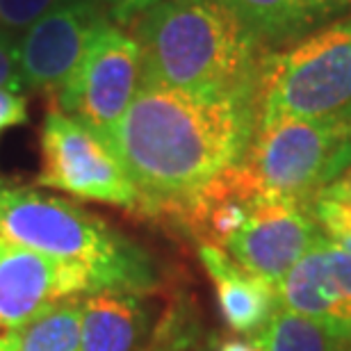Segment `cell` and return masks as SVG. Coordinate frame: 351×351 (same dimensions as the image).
I'll return each instance as SVG.
<instances>
[{
    "label": "cell",
    "mask_w": 351,
    "mask_h": 351,
    "mask_svg": "<svg viewBox=\"0 0 351 351\" xmlns=\"http://www.w3.org/2000/svg\"><path fill=\"white\" fill-rule=\"evenodd\" d=\"M258 128V91L192 94L139 82L103 142L137 187L144 215L173 217L240 165Z\"/></svg>",
    "instance_id": "obj_1"
},
{
    "label": "cell",
    "mask_w": 351,
    "mask_h": 351,
    "mask_svg": "<svg viewBox=\"0 0 351 351\" xmlns=\"http://www.w3.org/2000/svg\"><path fill=\"white\" fill-rule=\"evenodd\" d=\"M142 82L192 91H258L265 51L221 0H165L135 19Z\"/></svg>",
    "instance_id": "obj_2"
},
{
    "label": "cell",
    "mask_w": 351,
    "mask_h": 351,
    "mask_svg": "<svg viewBox=\"0 0 351 351\" xmlns=\"http://www.w3.org/2000/svg\"><path fill=\"white\" fill-rule=\"evenodd\" d=\"M0 240L87 267L101 292L151 294L160 285L142 247L73 201L37 189L0 185Z\"/></svg>",
    "instance_id": "obj_3"
},
{
    "label": "cell",
    "mask_w": 351,
    "mask_h": 351,
    "mask_svg": "<svg viewBox=\"0 0 351 351\" xmlns=\"http://www.w3.org/2000/svg\"><path fill=\"white\" fill-rule=\"evenodd\" d=\"M244 165L265 194L311 206L315 194L351 167V108L258 123Z\"/></svg>",
    "instance_id": "obj_4"
},
{
    "label": "cell",
    "mask_w": 351,
    "mask_h": 351,
    "mask_svg": "<svg viewBox=\"0 0 351 351\" xmlns=\"http://www.w3.org/2000/svg\"><path fill=\"white\" fill-rule=\"evenodd\" d=\"M345 108H351V16L263 58L258 123Z\"/></svg>",
    "instance_id": "obj_5"
},
{
    "label": "cell",
    "mask_w": 351,
    "mask_h": 351,
    "mask_svg": "<svg viewBox=\"0 0 351 351\" xmlns=\"http://www.w3.org/2000/svg\"><path fill=\"white\" fill-rule=\"evenodd\" d=\"M37 182L82 201L108 203L130 213L144 210L142 196L114 151L98 132L60 108L48 110L41 125V171Z\"/></svg>",
    "instance_id": "obj_6"
},
{
    "label": "cell",
    "mask_w": 351,
    "mask_h": 351,
    "mask_svg": "<svg viewBox=\"0 0 351 351\" xmlns=\"http://www.w3.org/2000/svg\"><path fill=\"white\" fill-rule=\"evenodd\" d=\"M142 82V53L135 37L108 21L58 91V108L98 135L119 123Z\"/></svg>",
    "instance_id": "obj_7"
},
{
    "label": "cell",
    "mask_w": 351,
    "mask_h": 351,
    "mask_svg": "<svg viewBox=\"0 0 351 351\" xmlns=\"http://www.w3.org/2000/svg\"><path fill=\"white\" fill-rule=\"evenodd\" d=\"M96 292L87 267L0 240V333L16 335L53 306Z\"/></svg>",
    "instance_id": "obj_8"
},
{
    "label": "cell",
    "mask_w": 351,
    "mask_h": 351,
    "mask_svg": "<svg viewBox=\"0 0 351 351\" xmlns=\"http://www.w3.org/2000/svg\"><path fill=\"white\" fill-rule=\"evenodd\" d=\"M311 206L276 194H258L244 226L223 251L244 269L276 287L319 237Z\"/></svg>",
    "instance_id": "obj_9"
},
{
    "label": "cell",
    "mask_w": 351,
    "mask_h": 351,
    "mask_svg": "<svg viewBox=\"0 0 351 351\" xmlns=\"http://www.w3.org/2000/svg\"><path fill=\"white\" fill-rule=\"evenodd\" d=\"M108 19L103 0H75L23 30L19 39L23 85L60 91Z\"/></svg>",
    "instance_id": "obj_10"
},
{
    "label": "cell",
    "mask_w": 351,
    "mask_h": 351,
    "mask_svg": "<svg viewBox=\"0 0 351 351\" xmlns=\"http://www.w3.org/2000/svg\"><path fill=\"white\" fill-rule=\"evenodd\" d=\"M278 306L351 342V254L328 240H315L276 285Z\"/></svg>",
    "instance_id": "obj_11"
},
{
    "label": "cell",
    "mask_w": 351,
    "mask_h": 351,
    "mask_svg": "<svg viewBox=\"0 0 351 351\" xmlns=\"http://www.w3.org/2000/svg\"><path fill=\"white\" fill-rule=\"evenodd\" d=\"M169 319L151 294L96 292L82 299L80 351H153Z\"/></svg>",
    "instance_id": "obj_12"
},
{
    "label": "cell",
    "mask_w": 351,
    "mask_h": 351,
    "mask_svg": "<svg viewBox=\"0 0 351 351\" xmlns=\"http://www.w3.org/2000/svg\"><path fill=\"white\" fill-rule=\"evenodd\" d=\"M265 53L297 44L328 25L351 0H221Z\"/></svg>",
    "instance_id": "obj_13"
},
{
    "label": "cell",
    "mask_w": 351,
    "mask_h": 351,
    "mask_svg": "<svg viewBox=\"0 0 351 351\" xmlns=\"http://www.w3.org/2000/svg\"><path fill=\"white\" fill-rule=\"evenodd\" d=\"M199 258L215 285L226 324L235 333L256 338L278 306L276 287L247 271L215 244L199 242Z\"/></svg>",
    "instance_id": "obj_14"
},
{
    "label": "cell",
    "mask_w": 351,
    "mask_h": 351,
    "mask_svg": "<svg viewBox=\"0 0 351 351\" xmlns=\"http://www.w3.org/2000/svg\"><path fill=\"white\" fill-rule=\"evenodd\" d=\"M254 340L263 351H351V342L335 338L319 324L283 306H276Z\"/></svg>",
    "instance_id": "obj_15"
},
{
    "label": "cell",
    "mask_w": 351,
    "mask_h": 351,
    "mask_svg": "<svg viewBox=\"0 0 351 351\" xmlns=\"http://www.w3.org/2000/svg\"><path fill=\"white\" fill-rule=\"evenodd\" d=\"M82 299H66L16 333L14 351H80Z\"/></svg>",
    "instance_id": "obj_16"
},
{
    "label": "cell",
    "mask_w": 351,
    "mask_h": 351,
    "mask_svg": "<svg viewBox=\"0 0 351 351\" xmlns=\"http://www.w3.org/2000/svg\"><path fill=\"white\" fill-rule=\"evenodd\" d=\"M311 213L322 233L351 254V208L317 194L311 201Z\"/></svg>",
    "instance_id": "obj_17"
},
{
    "label": "cell",
    "mask_w": 351,
    "mask_h": 351,
    "mask_svg": "<svg viewBox=\"0 0 351 351\" xmlns=\"http://www.w3.org/2000/svg\"><path fill=\"white\" fill-rule=\"evenodd\" d=\"M75 0H0V27L7 32H23L48 12Z\"/></svg>",
    "instance_id": "obj_18"
},
{
    "label": "cell",
    "mask_w": 351,
    "mask_h": 351,
    "mask_svg": "<svg viewBox=\"0 0 351 351\" xmlns=\"http://www.w3.org/2000/svg\"><path fill=\"white\" fill-rule=\"evenodd\" d=\"M0 89L23 91V75H21L19 60V39L12 32L0 27Z\"/></svg>",
    "instance_id": "obj_19"
},
{
    "label": "cell",
    "mask_w": 351,
    "mask_h": 351,
    "mask_svg": "<svg viewBox=\"0 0 351 351\" xmlns=\"http://www.w3.org/2000/svg\"><path fill=\"white\" fill-rule=\"evenodd\" d=\"M27 121V98L19 91L0 89V132Z\"/></svg>",
    "instance_id": "obj_20"
},
{
    "label": "cell",
    "mask_w": 351,
    "mask_h": 351,
    "mask_svg": "<svg viewBox=\"0 0 351 351\" xmlns=\"http://www.w3.org/2000/svg\"><path fill=\"white\" fill-rule=\"evenodd\" d=\"M108 16L114 23H128L135 21L137 16H142L144 12H149L151 7H156L165 0H103Z\"/></svg>",
    "instance_id": "obj_21"
},
{
    "label": "cell",
    "mask_w": 351,
    "mask_h": 351,
    "mask_svg": "<svg viewBox=\"0 0 351 351\" xmlns=\"http://www.w3.org/2000/svg\"><path fill=\"white\" fill-rule=\"evenodd\" d=\"M317 194L328 196V199L340 201V203H345V206L351 208V167L347 171H342L335 180L328 182V185ZM317 194H315V196H317ZM315 196H313V199H315Z\"/></svg>",
    "instance_id": "obj_22"
},
{
    "label": "cell",
    "mask_w": 351,
    "mask_h": 351,
    "mask_svg": "<svg viewBox=\"0 0 351 351\" xmlns=\"http://www.w3.org/2000/svg\"><path fill=\"white\" fill-rule=\"evenodd\" d=\"M217 351H263L256 340H226Z\"/></svg>",
    "instance_id": "obj_23"
},
{
    "label": "cell",
    "mask_w": 351,
    "mask_h": 351,
    "mask_svg": "<svg viewBox=\"0 0 351 351\" xmlns=\"http://www.w3.org/2000/svg\"><path fill=\"white\" fill-rule=\"evenodd\" d=\"M16 349V335L0 333V351H14Z\"/></svg>",
    "instance_id": "obj_24"
}]
</instances>
